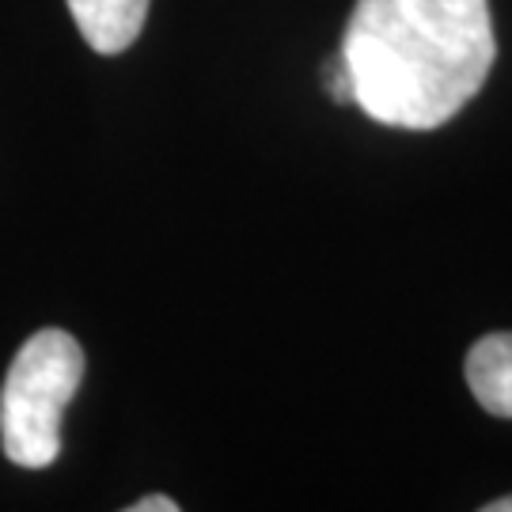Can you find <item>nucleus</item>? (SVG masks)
I'll use <instances>...</instances> for the list:
<instances>
[{"instance_id": "nucleus-6", "label": "nucleus", "mask_w": 512, "mask_h": 512, "mask_svg": "<svg viewBox=\"0 0 512 512\" xmlns=\"http://www.w3.org/2000/svg\"><path fill=\"white\" fill-rule=\"evenodd\" d=\"M129 512H179V501L164 494H148V497H141V501H133Z\"/></svg>"}, {"instance_id": "nucleus-7", "label": "nucleus", "mask_w": 512, "mask_h": 512, "mask_svg": "<svg viewBox=\"0 0 512 512\" xmlns=\"http://www.w3.org/2000/svg\"><path fill=\"white\" fill-rule=\"evenodd\" d=\"M482 512H512V494L509 497H497V501H486Z\"/></svg>"}, {"instance_id": "nucleus-1", "label": "nucleus", "mask_w": 512, "mask_h": 512, "mask_svg": "<svg viewBox=\"0 0 512 512\" xmlns=\"http://www.w3.org/2000/svg\"><path fill=\"white\" fill-rule=\"evenodd\" d=\"M490 0H357L342 38L353 103L425 133L452 122L494 69Z\"/></svg>"}, {"instance_id": "nucleus-4", "label": "nucleus", "mask_w": 512, "mask_h": 512, "mask_svg": "<svg viewBox=\"0 0 512 512\" xmlns=\"http://www.w3.org/2000/svg\"><path fill=\"white\" fill-rule=\"evenodd\" d=\"M467 387L494 418H512V330L478 338L467 353Z\"/></svg>"}, {"instance_id": "nucleus-3", "label": "nucleus", "mask_w": 512, "mask_h": 512, "mask_svg": "<svg viewBox=\"0 0 512 512\" xmlns=\"http://www.w3.org/2000/svg\"><path fill=\"white\" fill-rule=\"evenodd\" d=\"M69 12L95 54H122L145 27L148 0H69Z\"/></svg>"}, {"instance_id": "nucleus-5", "label": "nucleus", "mask_w": 512, "mask_h": 512, "mask_svg": "<svg viewBox=\"0 0 512 512\" xmlns=\"http://www.w3.org/2000/svg\"><path fill=\"white\" fill-rule=\"evenodd\" d=\"M327 92L334 103H353V84H349V69H346V61H342V54L334 57L327 65Z\"/></svg>"}, {"instance_id": "nucleus-2", "label": "nucleus", "mask_w": 512, "mask_h": 512, "mask_svg": "<svg viewBox=\"0 0 512 512\" xmlns=\"http://www.w3.org/2000/svg\"><path fill=\"white\" fill-rule=\"evenodd\" d=\"M84 376L80 342L65 330L31 334L4 376L0 444L16 467L38 471L61 456V418Z\"/></svg>"}]
</instances>
